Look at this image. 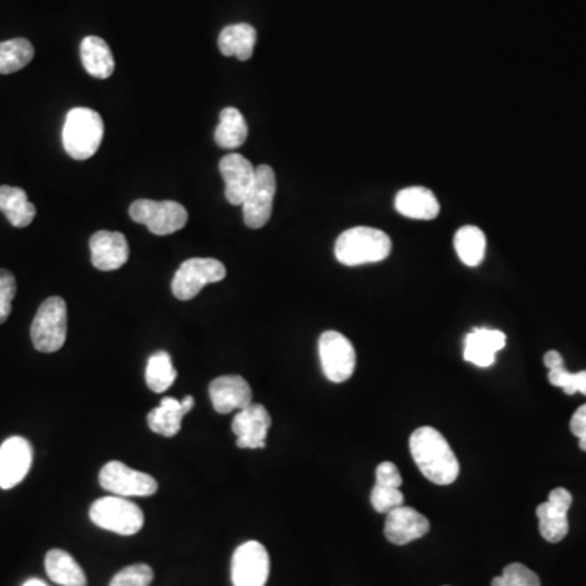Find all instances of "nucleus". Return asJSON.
Masks as SVG:
<instances>
[{"label": "nucleus", "mask_w": 586, "mask_h": 586, "mask_svg": "<svg viewBox=\"0 0 586 586\" xmlns=\"http://www.w3.org/2000/svg\"><path fill=\"white\" fill-rule=\"evenodd\" d=\"M409 450L420 473L433 484L450 486L460 476V461L447 438L437 429L420 427L414 430L409 438Z\"/></svg>", "instance_id": "1"}, {"label": "nucleus", "mask_w": 586, "mask_h": 586, "mask_svg": "<svg viewBox=\"0 0 586 586\" xmlns=\"http://www.w3.org/2000/svg\"><path fill=\"white\" fill-rule=\"evenodd\" d=\"M391 253V238L372 227L349 228L337 238L334 254L344 266L380 263Z\"/></svg>", "instance_id": "2"}, {"label": "nucleus", "mask_w": 586, "mask_h": 586, "mask_svg": "<svg viewBox=\"0 0 586 586\" xmlns=\"http://www.w3.org/2000/svg\"><path fill=\"white\" fill-rule=\"evenodd\" d=\"M105 136L100 114L90 108H74L62 127V144L74 160H88L97 154Z\"/></svg>", "instance_id": "3"}, {"label": "nucleus", "mask_w": 586, "mask_h": 586, "mask_svg": "<svg viewBox=\"0 0 586 586\" xmlns=\"http://www.w3.org/2000/svg\"><path fill=\"white\" fill-rule=\"evenodd\" d=\"M31 342L38 352L54 354L67 339V305L64 298L49 297L41 303L31 323Z\"/></svg>", "instance_id": "4"}, {"label": "nucleus", "mask_w": 586, "mask_h": 586, "mask_svg": "<svg viewBox=\"0 0 586 586\" xmlns=\"http://www.w3.org/2000/svg\"><path fill=\"white\" fill-rule=\"evenodd\" d=\"M88 515L93 525L121 536H134L144 528L145 523L142 508L118 495L95 500Z\"/></svg>", "instance_id": "5"}, {"label": "nucleus", "mask_w": 586, "mask_h": 586, "mask_svg": "<svg viewBox=\"0 0 586 586\" xmlns=\"http://www.w3.org/2000/svg\"><path fill=\"white\" fill-rule=\"evenodd\" d=\"M129 215L136 224L145 225L158 237L178 232L188 224V210L175 201L139 199L132 202Z\"/></svg>", "instance_id": "6"}, {"label": "nucleus", "mask_w": 586, "mask_h": 586, "mask_svg": "<svg viewBox=\"0 0 586 586\" xmlns=\"http://www.w3.org/2000/svg\"><path fill=\"white\" fill-rule=\"evenodd\" d=\"M227 269L219 259L191 258L181 264L171 280V292L181 302H188L199 295L206 285L224 280Z\"/></svg>", "instance_id": "7"}, {"label": "nucleus", "mask_w": 586, "mask_h": 586, "mask_svg": "<svg viewBox=\"0 0 586 586\" xmlns=\"http://www.w3.org/2000/svg\"><path fill=\"white\" fill-rule=\"evenodd\" d=\"M100 486L110 494L131 499L157 494L158 482L154 476L132 469L121 461H110L100 471Z\"/></svg>", "instance_id": "8"}, {"label": "nucleus", "mask_w": 586, "mask_h": 586, "mask_svg": "<svg viewBox=\"0 0 586 586\" xmlns=\"http://www.w3.org/2000/svg\"><path fill=\"white\" fill-rule=\"evenodd\" d=\"M321 368L324 377L333 383H344L355 372V349L344 334L326 331L321 334L320 342Z\"/></svg>", "instance_id": "9"}, {"label": "nucleus", "mask_w": 586, "mask_h": 586, "mask_svg": "<svg viewBox=\"0 0 586 586\" xmlns=\"http://www.w3.org/2000/svg\"><path fill=\"white\" fill-rule=\"evenodd\" d=\"M276 173L269 165L256 168V178L250 193L246 196L243 207V219L246 227L258 230L269 222L276 197Z\"/></svg>", "instance_id": "10"}, {"label": "nucleus", "mask_w": 586, "mask_h": 586, "mask_svg": "<svg viewBox=\"0 0 586 586\" xmlns=\"http://www.w3.org/2000/svg\"><path fill=\"white\" fill-rule=\"evenodd\" d=\"M271 560L266 547L258 541H248L237 547L232 557L233 586H266Z\"/></svg>", "instance_id": "11"}, {"label": "nucleus", "mask_w": 586, "mask_h": 586, "mask_svg": "<svg viewBox=\"0 0 586 586\" xmlns=\"http://www.w3.org/2000/svg\"><path fill=\"white\" fill-rule=\"evenodd\" d=\"M33 448L23 437H10L0 445V489H14L30 473Z\"/></svg>", "instance_id": "12"}, {"label": "nucleus", "mask_w": 586, "mask_h": 586, "mask_svg": "<svg viewBox=\"0 0 586 586\" xmlns=\"http://www.w3.org/2000/svg\"><path fill=\"white\" fill-rule=\"evenodd\" d=\"M271 425V414L263 404L251 403L241 409L232 422L233 433L237 435V447L246 450L266 448L267 433Z\"/></svg>", "instance_id": "13"}, {"label": "nucleus", "mask_w": 586, "mask_h": 586, "mask_svg": "<svg viewBox=\"0 0 586 586\" xmlns=\"http://www.w3.org/2000/svg\"><path fill=\"white\" fill-rule=\"evenodd\" d=\"M209 396L212 406L219 414L241 411L253 403L250 383L240 375L215 378L209 385Z\"/></svg>", "instance_id": "14"}, {"label": "nucleus", "mask_w": 586, "mask_h": 586, "mask_svg": "<svg viewBox=\"0 0 586 586\" xmlns=\"http://www.w3.org/2000/svg\"><path fill=\"white\" fill-rule=\"evenodd\" d=\"M220 175L225 180V197L232 206H241L250 193L256 178V168L240 154L225 155L219 163Z\"/></svg>", "instance_id": "15"}, {"label": "nucleus", "mask_w": 586, "mask_h": 586, "mask_svg": "<svg viewBox=\"0 0 586 586\" xmlns=\"http://www.w3.org/2000/svg\"><path fill=\"white\" fill-rule=\"evenodd\" d=\"M430 531V521L411 507L394 508L386 515L385 536L391 544L406 546V544L424 538Z\"/></svg>", "instance_id": "16"}, {"label": "nucleus", "mask_w": 586, "mask_h": 586, "mask_svg": "<svg viewBox=\"0 0 586 586\" xmlns=\"http://www.w3.org/2000/svg\"><path fill=\"white\" fill-rule=\"evenodd\" d=\"M90 253L98 271H118L129 259V243L123 233L100 230L90 238Z\"/></svg>", "instance_id": "17"}, {"label": "nucleus", "mask_w": 586, "mask_h": 586, "mask_svg": "<svg viewBox=\"0 0 586 586\" xmlns=\"http://www.w3.org/2000/svg\"><path fill=\"white\" fill-rule=\"evenodd\" d=\"M507 344V337L497 329L476 328L464 339V360L476 367H490L495 354Z\"/></svg>", "instance_id": "18"}, {"label": "nucleus", "mask_w": 586, "mask_h": 586, "mask_svg": "<svg viewBox=\"0 0 586 586\" xmlns=\"http://www.w3.org/2000/svg\"><path fill=\"white\" fill-rule=\"evenodd\" d=\"M194 407L193 396H186L183 401L175 398H163L160 406L155 407L147 416L150 430L162 437H175L183 425V417Z\"/></svg>", "instance_id": "19"}, {"label": "nucleus", "mask_w": 586, "mask_h": 586, "mask_svg": "<svg viewBox=\"0 0 586 586\" xmlns=\"http://www.w3.org/2000/svg\"><path fill=\"white\" fill-rule=\"evenodd\" d=\"M394 207L407 219L433 220L440 214L437 197L422 186L401 189L394 199Z\"/></svg>", "instance_id": "20"}, {"label": "nucleus", "mask_w": 586, "mask_h": 586, "mask_svg": "<svg viewBox=\"0 0 586 586\" xmlns=\"http://www.w3.org/2000/svg\"><path fill=\"white\" fill-rule=\"evenodd\" d=\"M80 57L88 74L95 79H110L114 72V57L103 38L87 36L80 44Z\"/></svg>", "instance_id": "21"}, {"label": "nucleus", "mask_w": 586, "mask_h": 586, "mask_svg": "<svg viewBox=\"0 0 586 586\" xmlns=\"http://www.w3.org/2000/svg\"><path fill=\"white\" fill-rule=\"evenodd\" d=\"M258 33L248 23L228 25L220 31V53L227 57H237L238 61H248L253 56Z\"/></svg>", "instance_id": "22"}, {"label": "nucleus", "mask_w": 586, "mask_h": 586, "mask_svg": "<svg viewBox=\"0 0 586 586\" xmlns=\"http://www.w3.org/2000/svg\"><path fill=\"white\" fill-rule=\"evenodd\" d=\"M48 577L61 586H87V577L79 562L62 549H51L44 559Z\"/></svg>", "instance_id": "23"}, {"label": "nucleus", "mask_w": 586, "mask_h": 586, "mask_svg": "<svg viewBox=\"0 0 586 586\" xmlns=\"http://www.w3.org/2000/svg\"><path fill=\"white\" fill-rule=\"evenodd\" d=\"M0 212L17 228L28 227L36 217L35 204L28 201V194L14 186H0Z\"/></svg>", "instance_id": "24"}, {"label": "nucleus", "mask_w": 586, "mask_h": 586, "mask_svg": "<svg viewBox=\"0 0 586 586\" xmlns=\"http://www.w3.org/2000/svg\"><path fill=\"white\" fill-rule=\"evenodd\" d=\"M220 123L215 129V142L220 149H238L248 139V124L238 108L228 106L220 111Z\"/></svg>", "instance_id": "25"}, {"label": "nucleus", "mask_w": 586, "mask_h": 586, "mask_svg": "<svg viewBox=\"0 0 586 586\" xmlns=\"http://www.w3.org/2000/svg\"><path fill=\"white\" fill-rule=\"evenodd\" d=\"M486 235L474 225L461 227L455 235V250L466 266L476 267L486 256Z\"/></svg>", "instance_id": "26"}, {"label": "nucleus", "mask_w": 586, "mask_h": 586, "mask_svg": "<svg viewBox=\"0 0 586 586\" xmlns=\"http://www.w3.org/2000/svg\"><path fill=\"white\" fill-rule=\"evenodd\" d=\"M176 377H178V372L173 367V360L168 352L160 350V352L150 355L147 368H145V381H147L150 391L165 393L173 386Z\"/></svg>", "instance_id": "27"}, {"label": "nucleus", "mask_w": 586, "mask_h": 586, "mask_svg": "<svg viewBox=\"0 0 586 586\" xmlns=\"http://www.w3.org/2000/svg\"><path fill=\"white\" fill-rule=\"evenodd\" d=\"M35 57V48L25 38L0 43V74L9 75L25 69Z\"/></svg>", "instance_id": "28"}, {"label": "nucleus", "mask_w": 586, "mask_h": 586, "mask_svg": "<svg viewBox=\"0 0 586 586\" xmlns=\"http://www.w3.org/2000/svg\"><path fill=\"white\" fill-rule=\"evenodd\" d=\"M549 383L557 388H562L565 394L582 393L586 396V370L578 373H570L565 365L549 370Z\"/></svg>", "instance_id": "29"}, {"label": "nucleus", "mask_w": 586, "mask_h": 586, "mask_svg": "<svg viewBox=\"0 0 586 586\" xmlns=\"http://www.w3.org/2000/svg\"><path fill=\"white\" fill-rule=\"evenodd\" d=\"M572 500V494H570L569 490L562 489V487L554 489L549 494L547 502L541 503L536 508V515H538V518H565L569 513V508L572 507Z\"/></svg>", "instance_id": "30"}, {"label": "nucleus", "mask_w": 586, "mask_h": 586, "mask_svg": "<svg viewBox=\"0 0 586 586\" xmlns=\"http://www.w3.org/2000/svg\"><path fill=\"white\" fill-rule=\"evenodd\" d=\"M154 582V570L147 564L129 565L114 575L110 586H150Z\"/></svg>", "instance_id": "31"}, {"label": "nucleus", "mask_w": 586, "mask_h": 586, "mask_svg": "<svg viewBox=\"0 0 586 586\" xmlns=\"http://www.w3.org/2000/svg\"><path fill=\"white\" fill-rule=\"evenodd\" d=\"M370 502H372V507L378 513L388 515V513L393 512L394 508L404 505V494L401 490L396 489V487L378 486V484H375V487L372 489V494H370Z\"/></svg>", "instance_id": "32"}, {"label": "nucleus", "mask_w": 586, "mask_h": 586, "mask_svg": "<svg viewBox=\"0 0 586 586\" xmlns=\"http://www.w3.org/2000/svg\"><path fill=\"white\" fill-rule=\"evenodd\" d=\"M15 293H17V280H15L14 274L0 269V324L9 320Z\"/></svg>", "instance_id": "33"}, {"label": "nucleus", "mask_w": 586, "mask_h": 586, "mask_svg": "<svg viewBox=\"0 0 586 586\" xmlns=\"http://www.w3.org/2000/svg\"><path fill=\"white\" fill-rule=\"evenodd\" d=\"M502 578L507 586H541L538 575L518 562L508 564L503 569Z\"/></svg>", "instance_id": "34"}, {"label": "nucleus", "mask_w": 586, "mask_h": 586, "mask_svg": "<svg viewBox=\"0 0 586 586\" xmlns=\"http://www.w3.org/2000/svg\"><path fill=\"white\" fill-rule=\"evenodd\" d=\"M539 533L547 543H560L569 533V518H538Z\"/></svg>", "instance_id": "35"}, {"label": "nucleus", "mask_w": 586, "mask_h": 586, "mask_svg": "<svg viewBox=\"0 0 586 586\" xmlns=\"http://www.w3.org/2000/svg\"><path fill=\"white\" fill-rule=\"evenodd\" d=\"M377 484L378 486L396 487L399 489L403 484V477L399 474V469L396 464L391 461H383L378 464L377 468Z\"/></svg>", "instance_id": "36"}, {"label": "nucleus", "mask_w": 586, "mask_h": 586, "mask_svg": "<svg viewBox=\"0 0 586 586\" xmlns=\"http://www.w3.org/2000/svg\"><path fill=\"white\" fill-rule=\"evenodd\" d=\"M570 430L575 437L580 438V448L586 451V404L578 407L577 412L573 414L570 420Z\"/></svg>", "instance_id": "37"}, {"label": "nucleus", "mask_w": 586, "mask_h": 586, "mask_svg": "<svg viewBox=\"0 0 586 586\" xmlns=\"http://www.w3.org/2000/svg\"><path fill=\"white\" fill-rule=\"evenodd\" d=\"M544 365H546L549 370H554V368L562 367L565 365L564 359H562V355L557 352V350H549L544 355Z\"/></svg>", "instance_id": "38"}, {"label": "nucleus", "mask_w": 586, "mask_h": 586, "mask_svg": "<svg viewBox=\"0 0 586 586\" xmlns=\"http://www.w3.org/2000/svg\"><path fill=\"white\" fill-rule=\"evenodd\" d=\"M23 586H48L43 580H38V578H31L28 582L23 583Z\"/></svg>", "instance_id": "39"}, {"label": "nucleus", "mask_w": 586, "mask_h": 586, "mask_svg": "<svg viewBox=\"0 0 586 586\" xmlns=\"http://www.w3.org/2000/svg\"><path fill=\"white\" fill-rule=\"evenodd\" d=\"M492 586H507V585H505V582H503L502 575H500V577H495L494 580H492Z\"/></svg>", "instance_id": "40"}]
</instances>
